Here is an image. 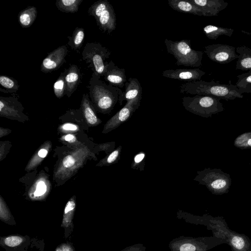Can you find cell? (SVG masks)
<instances>
[{
    "label": "cell",
    "instance_id": "obj_39",
    "mask_svg": "<svg viewBox=\"0 0 251 251\" xmlns=\"http://www.w3.org/2000/svg\"><path fill=\"white\" fill-rule=\"evenodd\" d=\"M48 154V151L44 149H42L38 151V154L41 158H45Z\"/></svg>",
    "mask_w": 251,
    "mask_h": 251
},
{
    "label": "cell",
    "instance_id": "obj_9",
    "mask_svg": "<svg viewBox=\"0 0 251 251\" xmlns=\"http://www.w3.org/2000/svg\"><path fill=\"white\" fill-rule=\"evenodd\" d=\"M110 51L100 43L92 42L87 43L82 51V59L89 64L93 73L103 76L107 62Z\"/></svg>",
    "mask_w": 251,
    "mask_h": 251
},
{
    "label": "cell",
    "instance_id": "obj_5",
    "mask_svg": "<svg viewBox=\"0 0 251 251\" xmlns=\"http://www.w3.org/2000/svg\"><path fill=\"white\" fill-rule=\"evenodd\" d=\"M222 244H227L226 241L215 234L199 237L182 235L171 241L169 248L171 251H207Z\"/></svg>",
    "mask_w": 251,
    "mask_h": 251
},
{
    "label": "cell",
    "instance_id": "obj_13",
    "mask_svg": "<svg viewBox=\"0 0 251 251\" xmlns=\"http://www.w3.org/2000/svg\"><path fill=\"white\" fill-rule=\"evenodd\" d=\"M205 74V72L199 68L177 69L165 70L162 72V75L169 78L190 82L200 80Z\"/></svg>",
    "mask_w": 251,
    "mask_h": 251
},
{
    "label": "cell",
    "instance_id": "obj_30",
    "mask_svg": "<svg viewBox=\"0 0 251 251\" xmlns=\"http://www.w3.org/2000/svg\"><path fill=\"white\" fill-rule=\"evenodd\" d=\"M122 151V146H119L111 152L103 161V164L110 165L116 163L120 159Z\"/></svg>",
    "mask_w": 251,
    "mask_h": 251
},
{
    "label": "cell",
    "instance_id": "obj_24",
    "mask_svg": "<svg viewBox=\"0 0 251 251\" xmlns=\"http://www.w3.org/2000/svg\"><path fill=\"white\" fill-rule=\"evenodd\" d=\"M237 77L235 86L239 92L242 94L251 93V71L239 75Z\"/></svg>",
    "mask_w": 251,
    "mask_h": 251
},
{
    "label": "cell",
    "instance_id": "obj_22",
    "mask_svg": "<svg viewBox=\"0 0 251 251\" xmlns=\"http://www.w3.org/2000/svg\"><path fill=\"white\" fill-rule=\"evenodd\" d=\"M81 107L84 117L88 123L95 125L99 122L95 112L91 106L88 94H84L81 101Z\"/></svg>",
    "mask_w": 251,
    "mask_h": 251
},
{
    "label": "cell",
    "instance_id": "obj_6",
    "mask_svg": "<svg viewBox=\"0 0 251 251\" xmlns=\"http://www.w3.org/2000/svg\"><path fill=\"white\" fill-rule=\"evenodd\" d=\"M194 180L204 185L212 194L221 195L228 192L231 185L230 175L217 168H205L197 172Z\"/></svg>",
    "mask_w": 251,
    "mask_h": 251
},
{
    "label": "cell",
    "instance_id": "obj_27",
    "mask_svg": "<svg viewBox=\"0 0 251 251\" xmlns=\"http://www.w3.org/2000/svg\"><path fill=\"white\" fill-rule=\"evenodd\" d=\"M234 146L244 150L251 148V131L244 132L238 136L233 142Z\"/></svg>",
    "mask_w": 251,
    "mask_h": 251
},
{
    "label": "cell",
    "instance_id": "obj_8",
    "mask_svg": "<svg viewBox=\"0 0 251 251\" xmlns=\"http://www.w3.org/2000/svg\"><path fill=\"white\" fill-rule=\"evenodd\" d=\"M88 13L95 19L99 28L108 33L116 29V17L113 6L106 0L95 2L88 10Z\"/></svg>",
    "mask_w": 251,
    "mask_h": 251
},
{
    "label": "cell",
    "instance_id": "obj_7",
    "mask_svg": "<svg viewBox=\"0 0 251 251\" xmlns=\"http://www.w3.org/2000/svg\"><path fill=\"white\" fill-rule=\"evenodd\" d=\"M182 105L190 112L204 118L211 117L224 110L221 99L210 96L198 95L184 97Z\"/></svg>",
    "mask_w": 251,
    "mask_h": 251
},
{
    "label": "cell",
    "instance_id": "obj_14",
    "mask_svg": "<svg viewBox=\"0 0 251 251\" xmlns=\"http://www.w3.org/2000/svg\"><path fill=\"white\" fill-rule=\"evenodd\" d=\"M103 76L109 84L119 88L124 87L127 81L125 69L120 68L112 60L107 63Z\"/></svg>",
    "mask_w": 251,
    "mask_h": 251
},
{
    "label": "cell",
    "instance_id": "obj_33",
    "mask_svg": "<svg viewBox=\"0 0 251 251\" xmlns=\"http://www.w3.org/2000/svg\"><path fill=\"white\" fill-rule=\"evenodd\" d=\"M10 217V213L2 200H0V217L2 220H8Z\"/></svg>",
    "mask_w": 251,
    "mask_h": 251
},
{
    "label": "cell",
    "instance_id": "obj_26",
    "mask_svg": "<svg viewBox=\"0 0 251 251\" xmlns=\"http://www.w3.org/2000/svg\"><path fill=\"white\" fill-rule=\"evenodd\" d=\"M66 73V69L61 73L59 77L56 80L53 84V91L55 96L60 99L65 94L66 91V82L65 75Z\"/></svg>",
    "mask_w": 251,
    "mask_h": 251
},
{
    "label": "cell",
    "instance_id": "obj_32",
    "mask_svg": "<svg viewBox=\"0 0 251 251\" xmlns=\"http://www.w3.org/2000/svg\"><path fill=\"white\" fill-rule=\"evenodd\" d=\"M23 239L18 236H10L4 239L5 245L10 247H15L22 243Z\"/></svg>",
    "mask_w": 251,
    "mask_h": 251
},
{
    "label": "cell",
    "instance_id": "obj_40",
    "mask_svg": "<svg viewBox=\"0 0 251 251\" xmlns=\"http://www.w3.org/2000/svg\"><path fill=\"white\" fill-rule=\"evenodd\" d=\"M242 32L243 33H245L246 34H251V33H249V32H245V31H242Z\"/></svg>",
    "mask_w": 251,
    "mask_h": 251
},
{
    "label": "cell",
    "instance_id": "obj_21",
    "mask_svg": "<svg viewBox=\"0 0 251 251\" xmlns=\"http://www.w3.org/2000/svg\"><path fill=\"white\" fill-rule=\"evenodd\" d=\"M234 30L231 28L222 27L213 25H207L203 28V31L209 39L216 40L220 36L231 37Z\"/></svg>",
    "mask_w": 251,
    "mask_h": 251
},
{
    "label": "cell",
    "instance_id": "obj_25",
    "mask_svg": "<svg viewBox=\"0 0 251 251\" xmlns=\"http://www.w3.org/2000/svg\"><path fill=\"white\" fill-rule=\"evenodd\" d=\"M85 33L83 28L77 27L74 30L72 36H68L69 42L68 45H69L72 49H79L82 45Z\"/></svg>",
    "mask_w": 251,
    "mask_h": 251
},
{
    "label": "cell",
    "instance_id": "obj_19",
    "mask_svg": "<svg viewBox=\"0 0 251 251\" xmlns=\"http://www.w3.org/2000/svg\"><path fill=\"white\" fill-rule=\"evenodd\" d=\"M238 54L236 64V69L244 71H251V49L246 46L236 48Z\"/></svg>",
    "mask_w": 251,
    "mask_h": 251
},
{
    "label": "cell",
    "instance_id": "obj_42",
    "mask_svg": "<svg viewBox=\"0 0 251 251\" xmlns=\"http://www.w3.org/2000/svg\"></svg>",
    "mask_w": 251,
    "mask_h": 251
},
{
    "label": "cell",
    "instance_id": "obj_37",
    "mask_svg": "<svg viewBox=\"0 0 251 251\" xmlns=\"http://www.w3.org/2000/svg\"><path fill=\"white\" fill-rule=\"evenodd\" d=\"M62 128L65 130L75 131L77 129V126L75 125L72 124H64Z\"/></svg>",
    "mask_w": 251,
    "mask_h": 251
},
{
    "label": "cell",
    "instance_id": "obj_41",
    "mask_svg": "<svg viewBox=\"0 0 251 251\" xmlns=\"http://www.w3.org/2000/svg\"><path fill=\"white\" fill-rule=\"evenodd\" d=\"M250 166H251V165Z\"/></svg>",
    "mask_w": 251,
    "mask_h": 251
},
{
    "label": "cell",
    "instance_id": "obj_35",
    "mask_svg": "<svg viewBox=\"0 0 251 251\" xmlns=\"http://www.w3.org/2000/svg\"><path fill=\"white\" fill-rule=\"evenodd\" d=\"M75 163V159L70 155H67L65 157L62 161L63 166L65 168H70L73 166Z\"/></svg>",
    "mask_w": 251,
    "mask_h": 251
},
{
    "label": "cell",
    "instance_id": "obj_28",
    "mask_svg": "<svg viewBox=\"0 0 251 251\" xmlns=\"http://www.w3.org/2000/svg\"><path fill=\"white\" fill-rule=\"evenodd\" d=\"M0 84L9 93H15L19 88L18 81L16 79L6 75L0 76Z\"/></svg>",
    "mask_w": 251,
    "mask_h": 251
},
{
    "label": "cell",
    "instance_id": "obj_20",
    "mask_svg": "<svg viewBox=\"0 0 251 251\" xmlns=\"http://www.w3.org/2000/svg\"><path fill=\"white\" fill-rule=\"evenodd\" d=\"M37 15L36 7L30 6L21 11L18 16V22L23 28L30 27L35 21Z\"/></svg>",
    "mask_w": 251,
    "mask_h": 251
},
{
    "label": "cell",
    "instance_id": "obj_34",
    "mask_svg": "<svg viewBox=\"0 0 251 251\" xmlns=\"http://www.w3.org/2000/svg\"><path fill=\"white\" fill-rule=\"evenodd\" d=\"M146 247L141 243L126 247L120 251H145Z\"/></svg>",
    "mask_w": 251,
    "mask_h": 251
},
{
    "label": "cell",
    "instance_id": "obj_1",
    "mask_svg": "<svg viewBox=\"0 0 251 251\" xmlns=\"http://www.w3.org/2000/svg\"><path fill=\"white\" fill-rule=\"evenodd\" d=\"M180 92L191 95L210 96L226 100L243 98L235 85L222 84L213 80L207 82L197 80L187 82L180 86Z\"/></svg>",
    "mask_w": 251,
    "mask_h": 251
},
{
    "label": "cell",
    "instance_id": "obj_23",
    "mask_svg": "<svg viewBox=\"0 0 251 251\" xmlns=\"http://www.w3.org/2000/svg\"><path fill=\"white\" fill-rule=\"evenodd\" d=\"M82 1V0H57L55 5L62 12L74 13L78 11Z\"/></svg>",
    "mask_w": 251,
    "mask_h": 251
},
{
    "label": "cell",
    "instance_id": "obj_12",
    "mask_svg": "<svg viewBox=\"0 0 251 251\" xmlns=\"http://www.w3.org/2000/svg\"><path fill=\"white\" fill-rule=\"evenodd\" d=\"M68 51L67 47L63 45L50 52L43 60L41 71L48 73L58 69L66 62L65 57Z\"/></svg>",
    "mask_w": 251,
    "mask_h": 251
},
{
    "label": "cell",
    "instance_id": "obj_36",
    "mask_svg": "<svg viewBox=\"0 0 251 251\" xmlns=\"http://www.w3.org/2000/svg\"><path fill=\"white\" fill-rule=\"evenodd\" d=\"M46 186L44 182L41 181L39 182L34 193L35 196H40L44 194L46 191Z\"/></svg>",
    "mask_w": 251,
    "mask_h": 251
},
{
    "label": "cell",
    "instance_id": "obj_15",
    "mask_svg": "<svg viewBox=\"0 0 251 251\" xmlns=\"http://www.w3.org/2000/svg\"><path fill=\"white\" fill-rule=\"evenodd\" d=\"M190 2L199 7L203 16H217L228 5L224 0H189Z\"/></svg>",
    "mask_w": 251,
    "mask_h": 251
},
{
    "label": "cell",
    "instance_id": "obj_11",
    "mask_svg": "<svg viewBox=\"0 0 251 251\" xmlns=\"http://www.w3.org/2000/svg\"><path fill=\"white\" fill-rule=\"evenodd\" d=\"M142 97L126 102L125 105L106 124L103 132H108L127 121L140 105Z\"/></svg>",
    "mask_w": 251,
    "mask_h": 251
},
{
    "label": "cell",
    "instance_id": "obj_38",
    "mask_svg": "<svg viewBox=\"0 0 251 251\" xmlns=\"http://www.w3.org/2000/svg\"><path fill=\"white\" fill-rule=\"evenodd\" d=\"M64 139L69 143H73L75 140V136L72 134H68L66 135Z\"/></svg>",
    "mask_w": 251,
    "mask_h": 251
},
{
    "label": "cell",
    "instance_id": "obj_4",
    "mask_svg": "<svg viewBox=\"0 0 251 251\" xmlns=\"http://www.w3.org/2000/svg\"><path fill=\"white\" fill-rule=\"evenodd\" d=\"M164 43L167 52L176 59V65L192 67L201 66L203 52L192 49L190 39L173 41L165 39Z\"/></svg>",
    "mask_w": 251,
    "mask_h": 251
},
{
    "label": "cell",
    "instance_id": "obj_16",
    "mask_svg": "<svg viewBox=\"0 0 251 251\" xmlns=\"http://www.w3.org/2000/svg\"><path fill=\"white\" fill-rule=\"evenodd\" d=\"M125 86V91L119 96V102L121 105L124 100L127 102L142 97V88L140 82L136 78H129Z\"/></svg>",
    "mask_w": 251,
    "mask_h": 251
},
{
    "label": "cell",
    "instance_id": "obj_2",
    "mask_svg": "<svg viewBox=\"0 0 251 251\" xmlns=\"http://www.w3.org/2000/svg\"><path fill=\"white\" fill-rule=\"evenodd\" d=\"M100 76L93 73L88 88L92 101L101 112H109L119 101L123 91L118 87L102 81Z\"/></svg>",
    "mask_w": 251,
    "mask_h": 251
},
{
    "label": "cell",
    "instance_id": "obj_31",
    "mask_svg": "<svg viewBox=\"0 0 251 251\" xmlns=\"http://www.w3.org/2000/svg\"><path fill=\"white\" fill-rule=\"evenodd\" d=\"M145 156L146 154L143 151L140 152L136 154L131 164V168L136 170L140 169L141 171L144 169Z\"/></svg>",
    "mask_w": 251,
    "mask_h": 251
},
{
    "label": "cell",
    "instance_id": "obj_29",
    "mask_svg": "<svg viewBox=\"0 0 251 251\" xmlns=\"http://www.w3.org/2000/svg\"><path fill=\"white\" fill-rule=\"evenodd\" d=\"M75 203L74 201L70 200L66 204L64 209L62 225L67 227L71 223L72 219L75 208Z\"/></svg>",
    "mask_w": 251,
    "mask_h": 251
},
{
    "label": "cell",
    "instance_id": "obj_3",
    "mask_svg": "<svg viewBox=\"0 0 251 251\" xmlns=\"http://www.w3.org/2000/svg\"><path fill=\"white\" fill-rule=\"evenodd\" d=\"M203 224L213 234L224 238L232 251H251V240L246 235L230 230L222 217L204 215Z\"/></svg>",
    "mask_w": 251,
    "mask_h": 251
},
{
    "label": "cell",
    "instance_id": "obj_10",
    "mask_svg": "<svg viewBox=\"0 0 251 251\" xmlns=\"http://www.w3.org/2000/svg\"><path fill=\"white\" fill-rule=\"evenodd\" d=\"M204 49V52L211 60L219 64L229 63L238 57L236 48L226 44L209 45Z\"/></svg>",
    "mask_w": 251,
    "mask_h": 251
},
{
    "label": "cell",
    "instance_id": "obj_18",
    "mask_svg": "<svg viewBox=\"0 0 251 251\" xmlns=\"http://www.w3.org/2000/svg\"><path fill=\"white\" fill-rule=\"evenodd\" d=\"M168 4L173 9L179 12L203 16L201 9L189 0H168Z\"/></svg>",
    "mask_w": 251,
    "mask_h": 251
},
{
    "label": "cell",
    "instance_id": "obj_17",
    "mask_svg": "<svg viewBox=\"0 0 251 251\" xmlns=\"http://www.w3.org/2000/svg\"><path fill=\"white\" fill-rule=\"evenodd\" d=\"M65 79L66 85L65 95L69 98L80 82V70L77 65L73 64L66 69Z\"/></svg>",
    "mask_w": 251,
    "mask_h": 251
}]
</instances>
